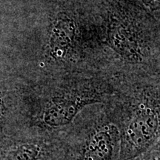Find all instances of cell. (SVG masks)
<instances>
[{
  "instance_id": "6da1fadb",
  "label": "cell",
  "mask_w": 160,
  "mask_h": 160,
  "mask_svg": "<svg viewBox=\"0 0 160 160\" xmlns=\"http://www.w3.org/2000/svg\"><path fill=\"white\" fill-rule=\"evenodd\" d=\"M104 100V92L90 85L59 87L38 101L18 97L17 133L51 137L72 125L86 107Z\"/></svg>"
},
{
  "instance_id": "7a4b0ae2",
  "label": "cell",
  "mask_w": 160,
  "mask_h": 160,
  "mask_svg": "<svg viewBox=\"0 0 160 160\" xmlns=\"http://www.w3.org/2000/svg\"><path fill=\"white\" fill-rule=\"evenodd\" d=\"M120 133V160H128L159 141V90H143L111 110Z\"/></svg>"
},
{
  "instance_id": "3957f363",
  "label": "cell",
  "mask_w": 160,
  "mask_h": 160,
  "mask_svg": "<svg viewBox=\"0 0 160 160\" xmlns=\"http://www.w3.org/2000/svg\"><path fill=\"white\" fill-rule=\"evenodd\" d=\"M60 142L59 160H120L119 129L108 110L89 114Z\"/></svg>"
},
{
  "instance_id": "277c9868",
  "label": "cell",
  "mask_w": 160,
  "mask_h": 160,
  "mask_svg": "<svg viewBox=\"0 0 160 160\" xmlns=\"http://www.w3.org/2000/svg\"><path fill=\"white\" fill-rule=\"evenodd\" d=\"M57 144L47 137L21 133L0 134V160H43Z\"/></svg>"
},
{
  "instance_id": "5b68a950",
  "label": "cell",
  "mask_w": 160,
  "mask_h": 160,
  "mask_svg": "<svg viewBox=\"0 0 160 160\" xmlns=\"http://www.w3.org/2000/svg\"><path fill=\"white\" fill-rule=\"evenodd\" d=\"M75 34V25L73 20L62 18L56 22L50 41V54L56 59L65 57Z\"/></svg>"
},
{
  "instance_id": "8992f818",
  "label": "cell",
  "mask_w": 160,
  "mask_h": 160,
  "mask_svg": "<svg viewBox=\"0 0 160 160\" xmlns=\"http://www.w3.org/2000/svg\"><path fill=\"white\" fill-rule=\"evenodd\" d=\"M18 121V99L0 85V134L16 133Z\"/></svg>"
},
{
  "instance_id": "52a82bcc",
  "label": "cell",
  "mask_w": 160,
  "mask_h": 160,
  "mask_svg": "<svg viewBox=\"0 0 160 160\" xmlns=\"http://www.w3.org/2000/svg\"><path fill=\"white\" fill-rule=\"evenodd\" d=\"M128 160H160L159 141L156 142L147 151Z\"/></svg>"
}]
</instances>
